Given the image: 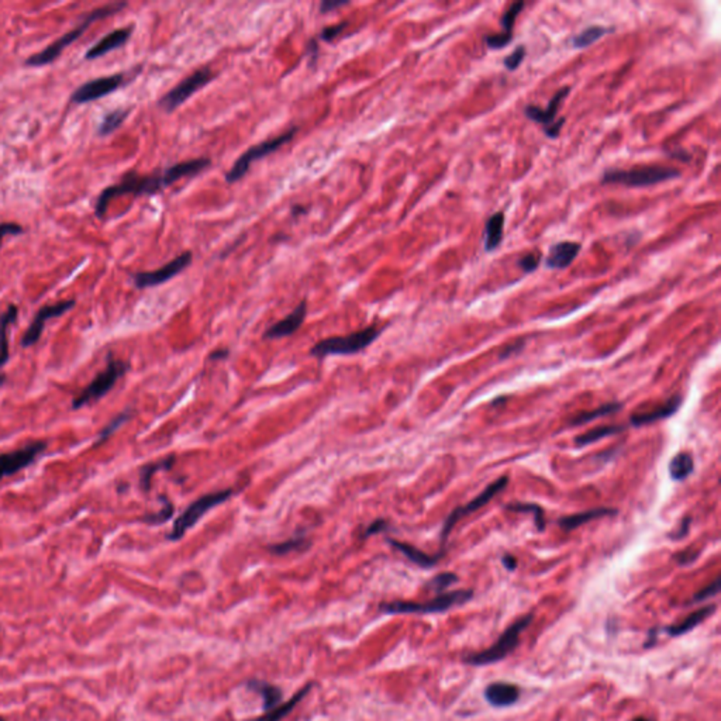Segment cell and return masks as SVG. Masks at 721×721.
I'll list each match as a JSON object with an SVG mask.
<instances>
[{"label":"cell","mask_w":721,"mask_h":721,"mask_svg":"<svg viewBox=\"0 0 721 721\" xmlns=\"http://www.w3.org/2000/svg\"><path fill=\"white\" fill-rule=\"evenodd\" d=\"M513 40V33L503 31L500 34H490L485 37V44L490 50H503Z\"/></svg>","instance_id":"obj_41"},{"label":"cell","mask_w":721,"mask_h":721,"mask_svg":"<svg viewBox=\"0 0 721 721\" xmlns=\"http://www.w3.org/2000/svg\"><path fill=\"white\" fill-rule=\"evenodd\" d=\"M313 686H315V683L305 685L290 699H288V702H283V703L278 705L276 707H273L272 710L265 712L261 717H257L256 720L250 721H280L282 719H285L306 698V695L313 689Z\"/></svg>","instance_id":"obj_25"},{"label":"cell","mask_w":721,"mask_h":721,"mask_svg":"<svg viewBox=\"0 0 721 721\" xmlns=\"http://www.w3.org/2000/svg\"><path fill=\"white\" fill-rule=\"evenodd\" d=\"M381 332H382L381 328L371 326V327L351 332L348 335L328 337V338L320 340L319 342H316L312 347L310 354L317 358H325L327 355L358 354L362 349L368 348L381 335Z\"/></svg>","instance_id":"obj_6"},{"label":"cell","mask_w":721,"mask_h":721,"mask_svg":"<svg viewBox=\"0 0 721 721\" xmlns=\"http://www.w3.org/2000/svg\"><path fill=\"white\" fill-rule=\"evenodd\" d=\"M23 233H24V228L17 223H0V246H1L4 236H7V234L19 236Z\"/></svg>","instance_id":"obj_47"},{"label":"cell","mask_w":721,"mask_h":721,"mask_svg":"<svg viewBox=\"0 0 721 721\" xmlns=\"http://www.w3.org/2000/svg\"><path fill=\"white\" fill-rule=\"evenodd\" d=\"M347 27H348V21H341V23H338V24L327 26V27H325V28L320 31L319 37H320V40H323L325 43H332L334 40H337V38L342 34V31H344Z\"/></svg>","instance_id":"obj_43"},{"label":"cell","mask_w":721,"mask_h":721,"mask_svg":"<svg viewBox=\"0 0 721 721\" xmlns=\"http://www.w3.org/2000/svg\"><path fill=\"white\" fill-rule=\"evenodd\" d=\"M129 371V364L122 359H115L113 357L109 358L107 367L99 372L95 379L78 394L72 401V409L78 410L88 404L96 403L102 397L109 394L120 378H123Z\"/></svg>","instance_id":"obj_8"},{"label":"cell","mask_w":721,"mask_h":721,"mask_svg":"<svg viewBox=\"0 0 721 721\" xmlns=\"http://www.w3.org/2000/svg\"><path fill=\"white\" fill-rule=\"evenodd\" d=\"M699 557L698 551H683L678 555H675V561H678L679 565H689Z\"/></svg>","instance_id":"obj_50"},{"label":"cell","mask_w":721,"mask_h":721,"mask_svg":"<svg viewBox=\"0 0 721 721\" xmlns=\"http://www.w3.org/2000/svg\"><path fill=\"white\" fill-rule=\"evenodd\" d=\"M299 130L298 126H293L292 129L286 130L273 138H269V140H265L260 144H256L253 147H250L244 154H241L238 157V159L233 164V167L227 171L226 174V182L233 185V184H237L238 181H241L247 174L248 171L251 169V165L256 164L257 161L263 159L265 157L276 152L278 149H280L285 144H288L289 141L293 140V137L296 135V132Z\"/></svg>","instance_id":"obj_7"},{"label":"cell","mask_w":721,"mask_h":721,"mask_svg":"<svg viewBox=\"0 0 721 721\" xmlns=\"http://www.w3.org/2000/svg\"><path fill=\"white\" fill-rule=\"evenodd\" d=\"M125 7H127V3L126 1H120V3H110V4H106L103 7H98L95 10H92L83 20L82 23H79L75 28H72L70 31L65 33L63 37H60L57 41H54L51 46H48L46 50L28 57L26 60V65L27 66H44L54 63L61 54L63 51L65 50L66 47H69L72 43H75L95 21L98 20H102V19H106L109 16H113V14H117L119 11H122Z\"/></svg>","instance_id":"obj_2"},{"label":"cell","mask_w":721,"mask_h":721,"mask_svg":"<svg viewBox=\"0 0 721 721\" xmlns=\"http://www.w3.org/2000/svg\"><path fill=\"white\" fill-rule=\"evenodd\" d=\"M520 695H522L520 688L517 685L507 683V682L490 683V685H488V688L485 689V693H483L486 702L496 709L513 706L515 703L519 702Z\"/></svg>","instance_id":"obj_19"},{"label":"cell","mask_w":721,"mask_h":721,"mask_svg":"<svg viewBox=\"0 0 721 721\" xmlns=\"http://www.w3.org/2000/svg\"><path fill=\"white\" fill-rule=\"evenodd\" d=\"M633 721H651V720H648L647 717H636V719H634V720Z\"/></svg>","instance_id":"obj_59"},{"label":"cell","mask_w":721,"mask_h":721,"mask_svg":"<svg viewBox=\"0 0 721 721\" xmlns=\"http://www.w3.org/2000/svg\"><path fill=\"white\" fill-rule=\"evenodd\" d=\"M525 54H527V50L523 46H519L507 58H505L503 61V65L507 69V70H516L519 66L523 64L525 61Z\"/></svg>","instance_id":"obj_44"},{"label":"cell","mask_w":721,"mask_h":721,"mask_svg":"<svg viewBox=\"0 0 721 721\" xmlns=\"http://www.w3.org/2000/svg\"><path fill=\"white\" fill-rule=\"evenodd\" d=\"M695 468V461L690 454L680 453L669 462V475L673 480H685Z\"/></svg>","instance_id":"obj_34"},{"label":"cell","mask_w":721,"mask_h":721,"mask_svg":"<svg viewBox=\"0 0 721 721\" xmlns=\"http://www.w3.org/2000/svg\"><path fill=\"white\" fill-rule=\"evenodd\" d=\"M216 73L210 66H203L200 69L182 79L177 86H174L169 92H167L158 102V106L167 113H172L179 109L186 100H189L201 88L213 82Z\"/></svg>","instance_id":"obj_10"},{"label":"cell","mask_w":721,"mask_h":721,"mask_svg":"<svg viewBox=\"0 0 721 721\" xmlns=\"http://www.w3.org/2000/svg\"><path fill=\"white\" fill-rule=\"evenodd\" d=\"M540 261H541L540 256L531 253V254H525V257H522L520 261H519V265H520V268L525 272H534L538 268Z\"/></svg>","instance_id":"obj_46"},{"label":"cell","mask_w":721,"mask_h":721,"mask_svg":"<svg viewBox=\"0 0 721 721\" xmlns=\"http://www.w3.org/2000/svg\"><path fill=\"white\" fill-rule=\"evenodd\" d=\"M719 591H720V578H716L710 585L696 591L690 603H702L705 600H709V599L717 596Z\"/></svg>","instance_id":"obj_42"},{"label":"cell","mask_w":721,"mask_h":721,"mask_svg":"<svg viewBox=\"0 0 721 721\" xmlns=\"http://www.w3.org/2000/svg\"><path fill=\"white\" fill-rule=\"evenodd\" d=\"M502 564H503V567H505L506 569H509V571H515V569L517 568V559H516L513 555H509V554L503 555V558H502Z\"/></svg>","instance_id":"obj_54"},{"label":"cell","mask_w":721,"mask_h":721,"mask_svg":"<svg viewBox=\"0 0 721 721\" xmlns=\"http://www.w3.org/2000/svg\"><path fill=\"white\" fill-rule=\"evenodd\" d=\"M569 90L571 88L569 86H565V88H561L555 95L554 98L549 100L548 103V107L547 109H541L538 106H534V105H528L525 107V115L527 119L538 123L542 126L544 130L549 129L554 123H555V117H557V113H558V109L559 106L562 105L564 99L569 95Z\"/></svg>","instance_id":"obj_17"},{"label":"cell","mask_w":721,"mask_h":721,"mask_svg":"<svg viewBox=\"0 0 721 721\" xmlns=\"http://www.w3.org/2000/svg\"><path fill=\"white\" fill-rule=\"evenodd\" d=\"M175 461L177 458L174 456H169L167 458L159 459L157 462H151V463L142 466L140 470V485H141L142 490L148 492L151 489L152 476L159 470H169L172 468V465L175 463Z\"/></svg>","instance_id":"obj_30"},{"label":"cell","mask_w":721,"mask_h":721,"mask_svg":"<svg viewBox=\"0 0 721 721\" xmlns=\"http://www.w3.org/2000/svg\"><path fill=\"white\" fill-rule=\"evenodd\" d=\"M716 607H717L716 604H710V606H705L702 609H698L693 613H690L683 621H680L678 624L668 626V627L663 628V631L666 634H669L670 637H679V636L688 634L695 627H698L699 624H702L707 617H710L716 611Z\"/></svg>","instance_id":"obj_23"},{"label":"cell","mask_w":721,"mask_h":721,"mask_svg":"<svg viewBox=\"0 0 721 721\" xmlns=\"http://www.w3.org/2000/svg\"><path fill=\"white\" fill-rule=\"evenodd\" d=\"M473 597V590H453L437 594L434 599L427 601H384L378 606L381 613L385 614H433L444 613L453 607L462 606Z\"/></svg>","instance_id":"obj_3"},{"label":"cell","mask_w":721,"mask_h":721,"mask_svg":"<svg viewBox=\"0 0 721 721\" xmlns=\"http://www.w3.org/2000/svg\"><path fill=\"white\" fill-rule=\"evenodd\" d=\"M532 619H534L532 613H527L525 616H522L502 633V636L495 641V644H492L489 648L480 653L465 656L463 662L472 666H485L496 663L505 659L506 656H510L519 647L520 637L525 633V628L532 623Z\"/></svg>","instance_id":"obj_4"},{"label":"cell","mask_w":721,"mask_h":721,"mask_svg":"<svg viewBox=\"0 0 721 721\" xmlns=\"http://www.w3.org/2000/svg\"><path fill=\"white\" fill-rule=\"evenodd\" d=\"M211 167V159L207 157L195 158L174 164L164 171H158L149 175H140L135 171L127 172L122 182L106 188L96 200L95 211L99 219L105 217L110 201L120 196H154L164 189L169 188L182 178H192L204 172Z\"/></svg>","instance_id":"obj_1"},{"label":"cell","mask_w":721,"mask_h":721,"mask_svg":"<svg viewBox=\"0 0 721 721\" xmlns=\"http://www.w3.org/2000/svg\"><path fill=\"white\" fill-rule=\"evenodd\" d=\"M458 581V577L456 574H453V572H443V574L436 575L427 584V589L433 590V591L441 594V593H444L446 590L448 589L450 586L456 585Z\"/></svg>","instance_id":"obj_39"},{"label":"cell","mask_w":721,"mask_h":721,"mask_svg":"<svg viewBox=\"0 0 721 721\" xmlns=\"http://www.w3.org/2000/svg\"><path fill=\"white\" fill-rule=\"evenodd\" d=\"M506 510L515 512V513H530V515L534 516V523L537 525V530L538 531H544L545 530L544 510H542L541 506H538L535 503H519V502H515L512 505H507Z\"/></svg>","instance_id":"obj_36"},{"label":"cell","mask_w":721,"mask_h":721,"mask_svg":"<svg viewBox=\"0 0 721 721\" xmlns=\"http://www.w3.org/2000/svg\"><path fill=\"white\" fill-rule=\"evenodd\" d=\"M306 213H307V207H305L302 204H296L292 209V216L293 217H298V216H302V214H306Z\"/></svg>","instance_id":"obj_56"},{"label":"cell","mask_w":721,"mask_h":721,"mask_svg":"<svg viewBox=\"0 0 721 721\" xmlns=\"http://www.w3.org/2000/svg\"><path fill=\"white\" fill-rule=\"evenodd\" d=\"M307 53H309V58H310V66L316 65L317 58H319V44L316 40H310V43L307 46Z\"/></svg>","instance_id":"obj_51"},{"label":"cell","mask_w":721,"mask_h":721,"mask_svg":"<svg viewBox=\"0 0 721 721\" xmlns=\"http://www.w3.org/2000/svg\"><path fill=\"white\" fill-rule=\"evenodd\" d=\"M46 450L47 443L37 441L16 451L0 454V480H3L6 476L16 475L17 472L34 463Z\"/></svg>","instance_id":"obj_14"},{"label":"cell","mask_w":721,"mask_h":721,"mask_svg":"<svg viewBox=\"0 0 721 721\" xmlns=\"http://www.w3.org/2000/svg\"><path fill=\"white\" fill-rule=\"evenodd\" d=\"M564 125H565V119H559V120H558V122H555V123H554L549 129L544 130V132H545V135H547L548 138H557V137L559 135L561 130H562Z\"/></svg>","instance_id":"obj_52"},{"label":"cell","mask_w":721,"mask_h":721,"mask_svg":"<svg viewBox=\"0 0 721 721\" xmlns=\"http://www.w3.org/2000/svg\"><path fill=\"white\" fill-rule=\"evenodd\" d=\"M132 410H126L123 413H120L119 416H116L99 434V438L95 441V446L93 448H98L100 447L103 443H106L126 421H129L132 419Z\"/></svg>","instance_id":"obj_37"},{"label":"cell","mask_w":721,"mask_h":721,"mask_svg":"<svg viewBox=\"0 0 721 721\" xmlns=\"http://www.w3.org/2000/svg\"><path fill=\"white\" fill-rule=\"evenodd\" d=\"M247 689L257 692L261 696L263 712H269L282 703V698H283L282 690L278 686L270 685L265 680L251 679L247 682Z\"/></svg>","instance_id":"obj_26"},{"label":"cell","mask_w":721,"mask_h":721,"mask_svg":"<svg viewBox=\"0 0 721 721\" xmlns=\"http://www.w3.org/2000/svg\"><path fill=\"white\" fill-rule=\"evenodd\" d=\"M623 407L621 403H617V401H613V403H606L594 410H590V411H584L581 414H578L577 417H574L569 424L571 426H584L586 423H590L596 419H601V417H606V416H610V414H614L617 411H620Z\"/></svg>","instance_id":"obj_32"},{"label":"cell","mask_w":721,"mask_h":721,"mask_svg":"<svg viewBox=\"0 0 721 721\" xmlns=\"http://www.w3.org/2000/svg\"><path fill=\"white\" fill-rule=\"evenodd\" d=\"M75 305H76V302L70 299V300H63V302H58V303H54V305L43 306L37 312V315L34 316L31 325L26 330V332H24V335L21 338V347L23 348H28V347L36 345L38 342V340L41 338V335H43L46 323L50 319L60 317V316L65 315L66 312H69V310H72L75 307Z\"/></svg>","instance_id":"obj_15"},{"label":"cell","mask_w":721,"mask_h":721,"mask_svg":"<svg viewBox=\"0 0 721 721\" xmlns=\"http://www.w3.org/2000/svg\"><path fill=\"white\" fill-rule=\"evenodd\" d=\"M306 316H307V303L306 300H302L292 313H289L280 322L272 325L263 332V340H279L295 334L305 323Z\"/></svg>","instance_id":"obj_16"},{"label":"cell","mask_w":721,"mask_h":721,"mask_svg":"<svg viewBox=\"0 0 721 721\" xmlns=\"http://www.w3.org/2000/svg\"><path fill=\"white\" fill-rule=\"evenodd\" d=\"M388 542L394 547V549H397L399 552H401L410 562H413L417 567L424 568V569L436 567L438 564V561L444 555V549L438 551L434 555H428V554L423 552L421 549H419V548H416V547H413V545H410L407 542H403V541H397V540H394V538H388Z\"/></svg>","instance_id":"obj_22"},{"label":"cell","mask_w":721,"mask_h":721,"mask_svg":"<svg viewBox=\"0 0 721 721\" xmlns=\"http://www.w3.org/2000/svg\"><path fill=\"white\" fill-rule=\"evenodd\" d=\"M194 261V254L191 251H185L181 256L175 257L169 263H165L164 266L148 270V272H137L132 275V282L135 288L138 289H147V288H155L162 283H167L172 278L182 273L186 268H189Z\"/></svg>","instance_id":"obj_12"},{"label":"cell","mask_w":721,"mask_h":721,"mask_svg":"<svg viewBox=\"0 0 721 721\" xmlns=\"http://www.w3.org/2000/svg\"><path fill=\"white\" fill-rule=\"evenodd\" d=\"M19 315V309L16 305H10L4 313L0 316V368L9 361V340L7 330L16 322Z\"/></svg>","instance_id":"obj_28"},{"label":"cell","mask_w":721,"mask_h":721,"mask_svg":"<svg viewBox=\"0 0 721 721\" xmlns=\"http://www.w3.org/2000/svg\"><path fill=\"white\" fill-rule=\"evenodd\" d=\"M690 523H692V519H690L689 516H686V517L682 520V523L679 525V528H678V530H675L673 532H670V538H672V540H682L683 537H686V535H688V532H689V528H690Z\"/></svg>","instance_id":"obj_48"},{"label":"cell","mask_w":721,"mask_h":721,"mask_svg":"<svg viewBox=\"0 0 721 721\" xmlns=\"http://www.w3.org/2000/svg\"><path fill=\"white\" fill-rule=\"evenodd\" d=\"M680 404H682V396L675 394V396L669 397L663 404L658 406V407L650 410V411H647V413L633 414L630 417V424L633 427H643V426H647V424L656 423L659 420L668 419V417L673 416L679 410Z\"/></svg>","instance_id":"obj_20"},{"label":"cell","mask_w":721,"mask_h":721,"mask_svg":"<svg viewBox=\"0 0 721 721\" xmlns=\"http://www.w3.org/2000/svg\"><path fill=\"white\" fill-rule=\"evenodd\" d=\"M523 347H525V344H523V342H516V344H512V345L506 347V348L500 352V358H502V359H505V358L510 357L513 352H519Z\"/></svg>","instance_id":"obj_53"},{"label":"cell","mask_w":721,"mask_h":721,"mask_svg":"<svg viewBox=\"0 0 721 721\" xmlns=\"http://www.w3.org/2000/svg\"><path fill=\"white\" fill-rule=\"evenodd\" d=\"M581 244L575 241H561L549 248L545 266L549 269H565L577 260L581 253Z\"/></svg>","instance_id":"obj_21"},{"label":"cell","mask_w":721,"mask_h":721,"mask_svg":"<svg viewBox=\"0 0 721 721\" xmlns=\"http://www.w3.org/2000/svg\"><path fill=\"white\" fill-rule=\"evenodd\" d=\"M613 30L614 28H609L604 26H590L572 38V46H574V48H578V50L586 48V47H590L593 43H596L597 40H600L601 37H604L606 34L611 33Z\"/></svg>","instance_id":"obj_35"},{"label":"cell","mask_w":721,"mask_h":721,"mask_svg":"<svg viewBox=\"0 0 721 721\" xmlns=\"http://www.w3.org/2000/svg\"><path fill=\"white\" fill-rule=\"evenodd\" d=\"M132 33V27H125V28H117V30L110 31L109 34H106L102 40H99L93 47H90L85 53V60L93 61V60L102 58L103 56H106L115 50L125 47L127 44V41L130 40Z\"/></svg>","instance_id":"obj_18"},{"label":"cell","mask_w":721,"mask_h":721,"mask_svg":"<svg viewBox=\"0 0 721 721\" xmlns=\"http://www.w3.org/2000/svg\"><path fill=\"white\" fill-rule=\"evenodd\" d=\"M125 83H126L125 73H116L88 80L70 95V102L75 105H83L99 100L102 98L112 95L113 92L120 89Z\"/></svg>","instance_id":"obj_13"},{"label":"cell","mask_w":721,"mask_h":721,"mask_svg":"<svg viewBox=\"0 0 721 721\" xmlns=\"http://www.w3.org/2000/svg\"><path fill=\"white\" fill-rule=\"evenodd\" d=\"M503 230L505 214L503 211H498L489 217L485 226V251L492 253L499 248L503 241Z\"/></svg>","instance_id":"obj_27"},{"label":"cell","mask_w":721,"mask_h":721,"mask_svg":"<svg viewBox=\"0 0 721 721\" xmlns=\"http://www.w3.org/2000/svg\"><path fill=\"white\" fill-rule=\"evenodd\" d=\"M129 116H130V109H116L113 112H109L103 117V120L100 122V125L98 127V135L107 137L112 132L119 130L123 126V123L127 120Z\"/></svg>","instance_id":"obj_33"},{"label":"cell","mask_w":721,"mask_h":721,"mask_svg":"<svg viewBox=\"0 0 721 721\" xmlns=\"http://www.w3.org/2000/svg\"><path fill=\"white\" fill-rule=\"evenodd\" d=\"M619 513L617 509H610V507H594V509H590L586 512H582V513H578V515H571V516H565V517H561L558 519V525L565 530V531H572V530H577L579 528L581 525H586L591 520H596V519H601V517H607V516H616Z\"/></svg>","instance_id":"obj_24"},{"label":"cell","mask_w":721,"mask_h":721,"mask_svg":"<svg viewBox=\"0 0 721 721\" xmlns=\"http://www.w3.org/2000/svg\"><path fill=\"white\" fill-rule=\"evenodd\" d=\"M389 530V523L385 520V519H377L374 520L371 525H368V527L362 531L361 537L362 538H368L371 535H375V534H381V532H385Z\"/></svg>","instance_id":"obj_45"},{"label":"cell","mask_w":721,"mask_h":721,"mask_svg":"<svg viewBox=\"0 0 721 721\" xmlns=\"http://www.w3.org/2000/svg\"><path fill=\"white\" fill-rule=\"evenodd\" d=\"M349 4V1H344V0H325L322 4H320V13L322 14H327L330 11H334L340 7H344Z\"/></svg>","instance_id":"obj_49"},{"label":"cell","mask_w":721,"mask_h":721,"mask_svg":"<svg viewBox=\"0 0 721 721\" xmlns=\"http://www.w3.org/2000/svg\"><path fill=\"white\" fill-rule=\"evenodd\" d=\"M161 499H162V509L157 513H149V515H145L144 517H141L142 523L149 525H159L171 520V517L175 513V506L167 498L161 496Z\"/></svg>","instance_id":"obj_38"},{"label":"cell","mask_w":721,"mask_h":721,"mask_svg":"<svg viewBox=\"0 0 721 721\" xmlns=\"http://www.w3.org/2000/svg\"><path fill=\"white\" fill-rule=\"evenodd\" d=\"M310 540L300 534V535H296V537H292L286 541H282V542H278V544H270L266 547V549L273 554V555H286V554H290V552H296V551H305L310 547Z\"/></svg>","instance_id":"obj_31"},{"label":"cell","mask_w":721,"mask_h":721,"mask_svg":"<svg viewBox=\"0 0 721 721\" xmlns=\"http://www.w3.org/2000/svg\"><path fill=\"white\" fill-rule=\"evenodd\" d=\"M0 721H4V720H3V719H1V717H0Z\"/></svg>","instance_id":"obj_60"},{"label":"cell","mask_w":721,"mask_h":721,"mask_svg":"<svg viewBox=\"0 0 721 721\" xmlns=\"http://www.w3.org/2000/svg\"><path fill=\"white\" fill-rule=\"evenodd\" d=\"M233 495H234V490L231 488H228L224 490H219V492H213V493H207V495L200 496L184 510L182 515H179L177 517V520L174 522V525H172V530L168 532L167 538L169 541H179L181 538H184V535L191 528H194L197 525V522L209 510L227 502Z\"/></svg>","instance_id":"obj_9"},{"label":"cell","mask_w":721,"mask_h":721,"mask_svg":"<svg viewBox=\"0 0 721 721\" xmlns=\"http://www.w3.org/2000/svg\"><path fill=\"white\" fill-rule=\"evenodd\" d=\"M228 354H230V351H228V349H219V351L211 352V355L209 357V359H210V361L224 359V358H227V357H228Z\"/></svg>","instance_id":"obj_55"},{"label":"cell","mask_w":721,"mask_h":721,"mask_svg":"<svg viewBox=\"0 0 721 721\" xmlns=\"http://www.w3.org/2000/svg\"><path fill=\"white\" fill-rule=\"evenodd\" d=\"M6 382V377L3 374H0V386H3Z\"/></svg>","instance_id":"obj_58"},{"label":"cell","mask_w":721,"mask_h":721,"mask_svg":"<svg viewBox=\"0 0 721 721\" xmlns=\"http://www.w3.org/2000/svg\"><path fill=\"white\" fill-rule=\"evenodd\" d=\"M624 430H626V427H623V426H600V427H596L593 430H589V431L578 436L575 438V444L578 447H585V446H589L593 443H597L603 438L620 434Z\"/></svg>","instance_id":"obj_29"},{"label":"cell","mask_w":721,"mask_h":721,"mask_svg":"<svg viewBox=\"0 0 721 721\" xmlns=\"http://www.w3.org/2000/svg\"><path fill=\"white\" fill-rule=\"evenodd\" d=\"M656 634H658V631H656V630H651V631H650V638L647 640V644L644 646L646 648H650V647H653V646L656 644Z\"/></svg>","instance_id":"obj_57"},{"label":"cell","mask_w":721,"mask_h":721,"mask_svg":"<svg viewBox=\"0 0 721 721\" xmlns=\"http://www.w3.org/2000/svg\"><path fill=\"white\" fill-rule=\"evenodd\" d=\"M525 1H516L513 3L502 16V26L505 28V31L507 33H513V27H515V23H516V19L517 16L520 14V11L523 10L525 7Z\"/></svg>","instance_id":"obj_40"},{"label":"cell","mask_w":721,"mask_h":721,"mask_svg":"<svg viewBox=\"0 0 721 721\" xmlns=\"http://www.w3.org/2000/svg\"><path fill=\"white\" fill-rule=\"evenodd\" d=\"M507 483H509V478L507 476L499 478L498 480H495L493 483H490L482 493H479L473 500H470L468 505L457 507L456 510H453L450 513V516L444 522L441 534H440L443 549H444V545H446V542H447L451 531L454 530V527L458 523L459 520L463 519V517H466V516H469V515H472V513H475L476 510L482 509L483 506H486L496 495H499L507 486Z\"/></svg>","instance_id":"obj_11"},{"label":"cell","mask_w":721,"mask_h":721,"mask_svg":"<svg viewBox=\"0 0 721 721\" xmlns=\"http://www.w3.org/2000/svg\"><path fill=\"white\" fill-rule=\"evenodd\" d=\"M680 177V171L669 167H643L634 169H609L601 177V185H623L627 188H647Z\"/></svg>","instance_id":"obj_5"}]
</instances>
